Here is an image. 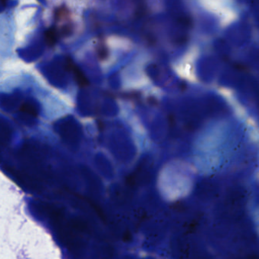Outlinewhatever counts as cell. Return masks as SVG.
I'll return each mask as SVG.
<instances>
[{
  "label": "cell",
  "instance_id": "obj_1",
  "mask_svg": "<svg viewBox=\"0 0 259 259\" xmlns=\"http://www.w3.org/2000/svg\"><path fill=\"white\" fill-rule=\"evenodd\" d=\"M21 111L23 112L24 113H26L27 115H29L31 117H37V110L34 104H31V103H25L21 107Z\"/></svg>",
  "mask_w": 259,
  "mask_h": 259
}]
</instances>
